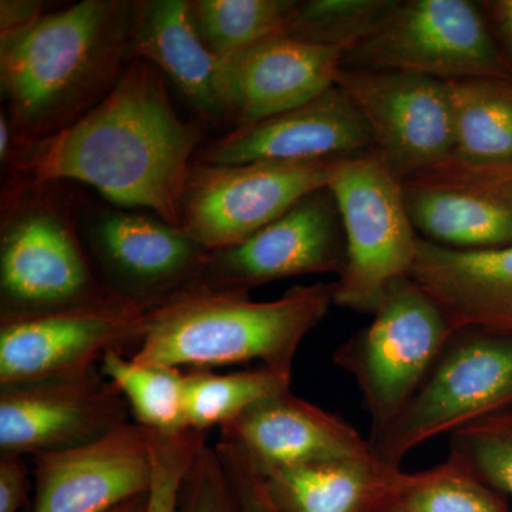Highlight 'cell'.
Masks as SVG:
<instances>
[{
    "label": "cell",
    "mask_w": 512,
    "mask_h": 512,
    "mask_svg": "<svg viewBox=\"0 0 512 512\" xmlns=\"http://www.w3.org/2000/svg\"><path fill=\"white\" fill-rule=\"evenodd\" d=\"M444 83L453 121L450 161L471 170L512 171V80Z\"/></svg>",
    "instance_id": "23"
},
{
    "label": "cell",
    "mask_w": 512,
    "mask_h": 512,
    "mask_svg": "<svg viewBox=\"0 0 512 512\" xmlns=\"http://www.w3.org/2000/svg\"><path fill=\"white\" fill-rule=\"evenodd\" d=\"M343 67L423 74L440 82L512 80L480 3L470 0H399L375 36L350 49Z\"/></svg>",
    "instance_id": "8"
},
{
    "label": "cell",
    "mask_w": 512,
    "mask_h": 512,
    "mask_svg": "<svg viewBox=\"0 0 512 512\" xmlns=\"http://www.w3.org/2000/svg\"><path fill=\"white\" fill-rule=\"evenodd\" d=\"M511 178H512V174H511Z\"/></svg>",
    "instance_id": "38"
},
{
    "label": "cell",
    "mask_w": 512,
    "mask_h": 512,
    "mask_svg": "<svg viewBox=\"0 0 512 512\" xmlns=\"http://www.w3.org/2000/svg\"><path fill=\"white\" fill-rule=\"evenodd\" d=\"M343 160L192 163L181 228L210 252L235 247L303 198L329 188Z\"/></svg>",
    "instance_id": "9"
},
{
    "label": "cell",
    "mask_w": 512,
    "mask_h": 512,
    "mask_svg": "<svg viewBox=\"0 0 512 512\" xmlns=\"http://www.w3.org/2000/svg\"><path fill=\"white\" fill-rule=\"evenodd\" d=\"M220 440L247 456L259 476L281 468L373 456L369 440L338 414L292 390L255 404L220 429Z\"/></svg>",
    "instance_id": "19"
},
{
    "label": "cell",
    "mask_w": 512,
    "mask_h": 512,
    "mask_svg": "<svg viewBox=\"0 0 512 512\" xmlns=\"http://www.w3.org/2000/svg\"><path fill=\"white\" fill-rule=\"evenodd\" d=\"M399 0H292L285 35L349 50L386 25Z\"/></svg>",
    "instance_id": "28"
},
{
    "label": "cell",
    "mask_w": 512,
    "mask_h": 512,
    "mask_svg": "<svg viewBox=\"0 0 512 512\" xmlns=\"http://www.w3.org/2000/svg\"><path fill=\"white\" fill-rule=\"evenodd\" d=\"M512 407V333L457 329L403 412L369 441L387 466L413 448Z\"/></svg>",
    "instance_id": "7"
},
{
    "label": "cell",
    "mask_w": 512,
    "mask_h": 512,
    "mask_svg": "<svg viewBox=\"0 0 512 512\" xmlns=\"http://www.w3.org/2000/svg\"><path fill=\"white\" fill-rule=\"evenodd\" d=\"M336 86L402 183L450 160L453 121L446 83L417 73L343 67Z\"/></svg>",
    "instance_id": "12"
},
{
    "label": "cell",
    "mask_w": 512,
    "mask_h": 512,
    "mask_svg": "<svg viewBox=\"0 0 512 512\" xmlns=\"http://www.w3.org/2000/svg\"><path fill=\"white\" fill-rule=\"evenodd\" d=\"M13 150H15V134H13L8 114L2 110L0 113V163H2V167L9 163Z\"/></svg>",
    "instance_id": "36"
},
{
    "label": "cell",
    "mask_w": 512,
    "mask_h": 512,
    "mask_svg": "<svg viewBox=\"0 0 512 512\" xmlns=\"http://www.w3.org/2000/svg\"><path fill=\"white\" fill-rule=\"evenodd\" d=\"M372 316V322L333 355V362L362 392L372 421L369 441L403 412L457 330L439 303L410 276L387 288Z\"/></svg>",
    "instance_id": "5"
},
{
    "label": "cell",
    "mask_w": 512,
    "mask_h": 512,
    "mask_svg": "<svg viewBox=\"0 0 512 512\" xmlns=\"http://www.w3.org/2000/svg\"><path fill=\"white\" fill-rule=\"evenodd\" d=\"M410 278L454 328L512 333V245L456 251L419 238Z\"/></svg>",
    "instance_id": "20"
},
{
    "label": "cell",
    "mask_w": 512,
    "mask_h": 512,
    "mask_svg": "<svg viewBox=\"0 0 512 512\" xmlns=\"http://www.w3.org/2000/svg\"><path fill=\"white\" fill-rule=\"evenodd\" d=\"M512 171L490 173L447 163L404 181L417 234L456 251L512 245Z\"/></svg>",
    "instance_id": "16"
},
{
    "label": "cell",
    "mask_w": 512,
    "mask_h": 512,
    "mask_svg": "<svg viewBox=\"0 0 512 512\" xmlns=\"http://www.w3.org/2000/svg\"><path fill=\"white\" fill-rule=\"evenodd\" d=\"M335 282L295 285L279 299L254 302L247 291L194 288L148 313L131 359L147 365L210 369L259 362L292 376L303 339L328 315Z\"/></svg>",
    "instance_id": "3"
},
{
    "label": "cell",
    "mask_w": 512,
    "mask_h": 512,
    "mask_svg": "<svg viewBox=\"0 0 512 512\" xmlns=\"http://www.w3.org/2000/svg\"><path fill=\"white\" fill-rule=\"evenodd\" d=\"M50 3L40 0H2L0 2V37L29 28L49 13Z\"/></svg>",
    "instance_id": "34"
},
{
    "label": "cell",
    "mask_w": 512,
    "mask_h": 512,
    "mask_svg": "<svg viewBox=\"0 0 512 512\" xmlns=\"http://www.w3.org/2000/svg\"><path fill=\"white\" fill-rule=\"evenodd\" d=\"M205 446L207 433L204 431L187 429L168 436L151 431L153 481L146 512H177L185 474Z\"/></svg>",
    "instance_id": "30"
},
{
    "label": "cell",
    "mask_w": 512,
    "mask_h": 512,
    "mask_svg": "<svg viewBox=\"0 0 512 512\" xmlns=\"http://www.w3.org/2000/svg\"><path fill=\"white\" fill-rule=\"evenodd\" d=\"M177 512H244L217 448L207 444L192 461L181 484Z\"/></svg>",
    "instance_id": "31"
},
{
    "label": "cell",
    "mask_w": 512,
    "mask_h": 512,
    "mask_svg": "<svg viewBox=\"0 0 512 512\" xmlns=\"http://www.w3.org/2000/svg\"><path fill=\"white\" fill-rule=\"evenodd\" d=\"M485 18L490 22L494 35L501 39L505 55L512 66V0H490L480 2Z\"/></svg>",
    "instance_id": "35"
},
{
    "label": "cell",
    "mask_w": 512,
    "mask_h": 512,
    "mask_svg": "<svg viewBox=\"0 0 512 512\" xmlns=\"http://www.w3.org/2000/svg\"><path fill=\"white\" fill-rule=\"evenodd\" d=\"M403 471L373 456L320 461L259 476L275 512H387Z\"/></svg>",
    "instance_id": "22"
},
{
    "label": "cell",
    "mask_w": 512,
    "mask_h": 512,
    "mask_svg": "<svg viewBox=\"0 0 512 512\" xmlns=\"http://www.w3.org/2000/svg\"><path fill=\"white\" fill-rule=\"evenodd\" d=\"M62 183L10 177L2 190L0 319L22 318L103 298Z\"/></svg>",
    "instance_id": "4"
},
{
    "label": "cell",
    "mask_w": 512,
    "mask_h": 512,
    "mask_svg": "<svg viewBox=\"0 0 512 512\" xmlns=\"http://www.w3.org/2000/svg\"><path fill=\"white\" fill-rule=\"evenodd\" d=\"M345 264L338 202L323 188L241 244L210 252L195 288L249 292L295 276H339Z\"/></svg>",
    "instance_id": "14"
},
{
    "label": "cell",
    "mask_w": 512,
    "mask_h": 512,
    "mask_svg": "<svg viewBox=\"0 0 512 512\" xmlns=\"http://www.w3.org/2000/svg\"><path fill=\"white\" fill-rule=\"evenodd\" d=\"M100 370L119 387L134 423L165 436L188 429L183 369L147 365L111 350L101 359Z\"/></svg>",
    "instance_id": "25"
},
{
    "label": "cell",
    "mask_w": 512,
    "mask_h": 512,
    "mask_svg": "<svg viewBox=\"0 0 512 512\" xmlns=\"http://www.w3.org/2000/svg\"><path fill=\"white\" fill-rule=\"evenodd\" d=\"M375 148L369 127L338 86L269 119L234 128L194 163L237 165L255 161L349 158Z\"/></svg>",
    "instance_id": "17"
},
{
    "label": "cell",
    "mask_w": 512,
    "mask_h": 512,
    "mask_svg": "<svg viewBox=\"0 0 512 512\" xmlns=\"http://www.w3.org/2000/svg\"><path fill=\"white\" fill-rule=\"evenodd\" d=\"M202 131L178 116L165 76L144 60L128 63L109 96L72 126L20 144L5 165L10 177L74 181L113 207L148 210L181 227V204Z\"/></svg>",
    "instance_id": "1"
},
{
    "label": "cell",
    "mask_w": 512,
    "mask_h": 512,
    "mask_svg": "<svg viewBox=\"0 0 512 512\" xmlns=\"http://www.w3.org/2000/svg\"><path fill=\"white\" fill-rule=\"evenodd\" d=\"M79 227L104 286L148 311L194 289L210 255L183 228L137 210L84 202Z\"/></svg>",
    "instance_id": "10"
},
{
    "label": "cell",
    "mask_w": 512,
    "mask_h": 512,
    "mask_svg": "<svg viewBox=\"0 0 512 512\" xmlns=\"http://www.w3.org/2000/svg\"><path fill=\"white\" fill-rule=\"evenodd\" d=\"M292 0H190L202 42L220 60L285 35Z\"/></svg>",
    "instance_id": "26"
},
{
    "label": "cell",
    "mask_w": 512,
    "mask_h": 512,
    "mask_svg": "<svg viewBox=\"0 0 512 512\" xmlns=\"http://www.w3.org/2000/svg\"><path fill=\"white\" fill-rule=\"evenodd\" d=\"M35 461V498L25 512H110L148 494L151 431L127 423L84 446Z\"/></svg>",
    "instance_id": "15"
},
{
    "label": "cell",
    "mask_w": 512,
    "mask_h": 512,
    "mask_svg": "<svg viewBox=\"0 0 512 512\" xmlns=\"http://www.w3.org/2000/svg\"><path fill=\"white\" fill-rule=\"evenodd\" d=\"M292 376L258 365L217 375L210 369H188L184 380V413L188 429L207 433L224 427L266 399L289 392Z\"/></svg>",
    "instance_id": "24"
},
{
    "label": "cell",
    "mask_w": 512,
    "mask_h": 512,
    "mask_svg": "<svg viewBox=\"0 0 512 512\" xmlns=\"http://www.w3.org/2000/svg\"><path fill=\"white\" fill-rule=\"evenodd\" d=\"M387 512H511L503 494L453 454L429 470L400 477Z\"/></svg>",
    "instance_id": "27"
},
{
    "label": "cell",
    "mask_w": 512,
    "mask_h": 512,
    "mask_svg": "<svg viewBox=\"0 0 512 512\" xmlns=\"http://www.w3.org/2000/svg\"><path fill=\"white\" fill-rule=\"evenodd\" d=\"M346 53L282 35L221 60L227 123L249 126L328 92Z\"/></svg>",
    "instance_id": "18"
},
{
    "label": "cell",
    "mask_w": 512,
    "mask_h": 512,
    "mask_svg": "<svg viewBox=\"0 0 512 512\" xmlns=\"http://www.w3.org/2000/svg\"><path fill=\"white\" fill-rule=\"evenodd\" d=\"M29 464L26 457H0V512L28 508Z\"/></svg>",
    "instance_id": "33"
},
{
    "label": "cell",
    "mask_w": 512,
    "mask_h": 512,
    "mask_svg": "<svg viewBox=\"0 0 512 512\" xmlns=\"http://www.w3.org/2000/svg\"><path fill=\"white\" fill-rule=\"evenodd\" d=\"M148 313L107 293L57 311L0 319V386L83 375L111 350L133 356Z\"/></svg>",
    "instance_id": "11"
},
{
    "label": "cell",
    "mask_w": 512,
    "mask_h": 512,
    "mask_svg": "<svg viewBox=\"0 0 512 512\" xmlns=\"http://www.w3.org/2000/svg\"><path fill=\"white\" fill-rule=\"evenodd\" d=\"M130 0H83L0 37L15 147L55 136L109 96L128 66Z\"/></svg>",
    "instance_id": "2"
},
{
    "label": "cell",
    "mask_w": 512,
    "mask_h": 512,
    "mask_svg": "<svg viewBox=\"0 0 512 512\" xmlns=\"http://www.w3.org/2000/svg\"><path fill=\"white\" fill-rule=\"evenodd\" d=\"M215 448H217L218 456L227 470L229 480L237 491L242 511L275 512L266 497L261 477L251 466L247 456L238 447L227 443V441H218Z\"/></svg>",
    "instance_id": "32"
},
{
    "label": "cell",
    "mask_w": 512,
    "mask_h": 512,
    "mask_svg": "<svg viewBox=\"0 0 512 512\" xmlns=\"http://www.w3.org/2000/svg\"><path fill=\"white\" fill-rule=\"evenodd\" d=\"M100 366L83 375L0 386V457H39L93 443L130 423Z\"/></svg>",
    "instance_id": "13"
},
{
    "label": "cell",
    "mask_w": 512,
    "mask_h": 512,
    "mask_svg": "<svg viewBox=\"0 0 512 512\" xmlns=\"http://www.w3.org/2000/svg\"><path fill=\"white\" fill-rule=\"evenodd\" d=\"M150 493V491H148ZM148 494L133 498L110 512H146Z\"/></svg>",
    "instance_id": "37"
},
{
    "label": "cell",
    "mask_w": 512,
    "mask_h": 512,
    "mask_svg": "<svg viewBox=\"0 0 512 512\" xmlns=\"http://www.w3.org/2000/svg\"><path fill=\"white\" fill-rule=\"evenodd\" d=\"M329 190L338 202L346 264L333 305L373 315L394 281L410 276L419 234L404 201L402 181L376 148L345 158Z\"/></svg>",
    "instance_id": "6"
},
{
    "label": "cell",
    "mask_w": 512,
    "mask_h": 512,
    "mask_svg": "<svg viewBox=\"0 0 512 512\" xmlns=\"http://www.w3.org/2000/svg\"><path fill=\"white\" fill-rule=\"evenodd\" d=\"M127 60H144L157 67L202 120L227 123L222 62L198 35L190 0H138Z\"/></svg>",
    "instance_id": "21"
},
{
    "label": "cell",
    "mask_w": 512,
    "mask_h": 512,
    "mask_svg": "<svg viewBox=\"0 0 512 512\" xmlns=\"http://www.w3.org/2000/svg\"><path fill=\"white\" fill-rule=\"evenodd\" d=\"M448 437L450 454L495 491L512 497V407L461 427Z\"/></svg>",
    "instance_id": "29"
}]
</instances>
